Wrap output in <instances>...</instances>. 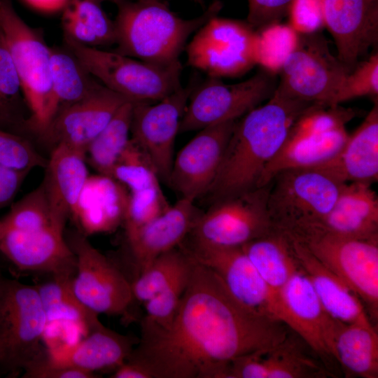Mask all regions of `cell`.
Masks as SVG:
<instances>
[{"label":"cell","mask_w":378,"mask_h":378,"mask_svg":"<svg viewBox=\"0 0 378 378\" xmlns=\"http://www.w3.org/2000/svg\"><path fill=\"white\" fill-rule=\"evenodd\" d=\"M128 101L102 84L88 97L59 109L37 136L51 150L64 145L85 152L88 144Z\"/></svg>","instance_id":"cell-18"},{"label":"cell","mask_w":378,"mask_h":378,"mask_svg":"<svg viewBox=\"0 0 378 378\" xmlns=\"http://www.w3.org/2000/svg\"><path fill=\"white\" fill-rule=\"evenodd\" d=\"M111 378H153L150 372L135 363L125 360L114 370Z\"/></svg>","instance_id":"cell-49"},{"label":"cell","mask_w":378,"mask_h":378,"mask_svg":"<svg viewBox=\"0 0 378 378\" xmlns=\"http://www.w3.org/2000/svg\"><path fill=\"white\" fill-rule=\"evenodd\" d=\"M293 0H248L247 23L253 29H261L278 23L288 15Z\"/></svg>","instance_id":"cell-46"},{"label":"cell","mask_w":378,"mask_h":378,"mask_svg":"<svg viewBox=\"0 0 378 378\" xmlns=\"http://www.w3.org/2000/svg\"><path fill=\"white\" fill-rule=\"evenodd\" d=\"M130 192L113 178L89 175L71 218L85 236L111 232L122 225Z\"/></svg>","instance_id":"cell-23"},{"label":"cell","mask_w":378,"mask_h":378,"mask_svg":"<svg viewBox=\"0 0 378 378\" xmlns=\"http://www.w3.org/2000/svg\"><path fill=\"white\" fill-rule=\"evenodd\" d=\"M111 177L130 192L160 186V177L148 154L130 138L116 160Z\"/></svg>","instance_id":"cell-39"},{"label":"cell","mask_w":378,"mask_h":378,"mask_svg":"<svg viewBox=\"0 0 378 378\" xmlns=\"http://www.w3.org/2000/svg\"><path fill=\"white\" fill-rule=\"evenodd\" d=\"M241 247L263 280L278 295L299 270L291 241L281 232L275 230Z\"/></svg>","instance_id":"cell-32"},{"label":"cell","mask_w":378,"mask_h":378,"mask_svg":"<svg viewBox=\"0 0 378 378\" xmlns=\"http://www.w3.org/2000/svg\"><path fill=\"white\" fill-rule=\"evenodd\" d=\"M97 374L71 367L55 365L48 358V349L23 371L24 378H95Z\"/></svg>","instance_id":"cell-47"},{"label":"cell","mask_w":378,"mask_h":378,"mask_svg":"<svg viewBox=\"0 0 378 378\" xmlns=\"http://www.w3.org/2000/svg\"><path fill=\"white\" fill-rule=\"evenodd\" d=\"M291 239L342 279L364 302L370 318L377 319L378 239L351 238L319 230Z\"/></svg>","instance_id":"cell-8"},{"label":"cell","mask_w":378,"mask_h":378,"mask_svg":"<svg viewBox=\"0 0 378 378\" xmlns=\"http://www.w3.org/2000/svg\"><path fill=\"white\" fill-rule=\"evenodd\" d=\"M132 108V102L122 104L106 126L87 146L86 162L97 174L111 176L116 160L131 138Z\"/></svg>","instance_id":"cell-34"},{"label":"cell","mask_w":378,"mask_h":378,"mask_svg":"<svg viewBox=\"0 0 378 378\" xmlns=\"http://www.w3.org/2000/svg\"><path fill=\"white\" fill-rule=\"evenodd\" d=\"M113 51L155 65L180 62L190 36L211 18L221 4L215 1L200 15L183 19L162 0L125 1L117 4Z\"/></svg>","instance_id":"cell-3"},{"label":"cell","mask_w":378,"mask_h":378,"mask_svg":"<svg viewBox=\"0 0 378 378\" xmlns=\"http://www.w3.org/2000/svg\"><path fill=\"white\" fill-rule=\"evenodd\" d=\"M169 206L160 186L130 192L122 223L125 237L153 221Z\"/></svg>","instance_id":"cell-42"},{"label":"cell","mask_w":378,"mask_h":378,"mask_svg":"<svg viewBox=\"0 0 378 378\" xmlns=\"http://www.w3.org/2000/svg\"><path fill=\"white\" fill-rule=\"evenodd\" d=\"M192 261L170 326L141 330L126 359L153 378H225L233 360L273 348L290 332L283 321L245 309L211 269Z\"/></svg>","instance_id":"cell-1"},{"label":"cell","mask_w":378,"mask_h":378,"mask_svg":"<svg viewBox=\"0 0 378 378\" xmlns=\"http://www.w3.org/2000/svg\"><path fill=\"white\" fill-rule=\"evenodd\" d=\"M50 95L40 133L59 109L88 97L102 85L64 43L50 47Z\"/></svg>","instance_id":"cell-28"},{"label":"cell","mask_w":378,"mask_h":378,"mask_svg":"<svg viewBox=\"0 0 378 378\" xmlns=\"http://www.w3.org/2000/svg\"><path fill=\"white\" fill-rule=\"evenodd\" d=\"M349 134L342 127L325 134L284 145L265 168L258 188L267 185L278 172L288 169H310L335 156Z\"/></svg>","instance_id":"cell-31"},{"label":"cell","mask_w":378,"mask_h":378,"mask_svg":"<svg viewBox=\"0 0 378 378\" xmlns=\"http://www.w3.org/2000/svg\"><path fill=\"white\" fill-rule=\"evenodd\" d=\"M0 31L20 78L30 111L27 132L42 131L51 90L50 47L41 31L27 24L12 0H0Z\"/></svg>","instance_id":"cell-7"},{"label":"cell","mask_w":378,"mask_h":378,"mask_svg":"<svg viewBox=\"0 0 378 378\" xmlns=\"http://www.w3.org/2000/svg\"><path fill=\"white\" fill-rule=\"evenodd\" d=\"M34 285L48 322L63 321L78 326L85 334L101 326L99 314L88 308L73 290L75 274H46Z\"/></svg>","instance_id":"cell-30"},{"label":"cell","mask_w":378,"mask_h":378,"mask_svg":"<svg viewBox=\"0 0 378 378\" xmlns=\"http://www.w3.org/2000/svg\"><path fill=\"white\" fill-rule=\"evenodd\" d=\"M288 15L297 33H314L324 26L321 0H293Z\"/></svg>","instance_id":"cell-45"},{"label":"cell","mask_w":378,"mask_h":378,"mask_svg":"<svg viewBox=\"0 0 378 378\" xmlns=\"http://www.w3.org/2000/svg\"><path fill=\"white\" fill-rule=\"evenodd\" d=\"M280 71L279 90L295 99L326 106H332L348 74L325 38L315 32L298 34L297 45Z\"/></svg>","instance_id":"cell-12"},{"label":"cell","mask_w":378,"mask_h":378,"mask_svg":"<svg viewBox=\"0 0 378 378\" xmlns=\"http://www.w3.org/2000/svg\"><path fill=\"white\" fill-rule=\"evenodd\" d=\"M178 246L192 259L211 269L245 309L281 321L279 295L263 280L241 246L204 244L187 237Z\"/></svg>","instance_id":"cell-14"},{"label":"cell","mask_w":378,"mask_h":378,"mask_svg":"<svg viewBox=\"0 0 378 378\" xmlns=\"http://www.w3.org/2000/svg\"><path fill=\"white\" fill-rule=\"evenodd\" d=\"M30 172L0 165V209L12 203Z\"/></svg>","instance_id":"cell-48"},{"label":"cell","mask_w":378,"mask_h":378,"mask_svg":"<svg viewBox=\"0 0 378 378\" xmlns=\"http://www.w3.org/2000/svg\"><path fill=\"white\" fill-rule=\"evenodd\" d=\"M276 88L267 71L234 84L209 77L194 86L181 120L179 133L237 120L270 98Z\"/></svg>","instance_id":"cell-13"},{"label":"cell","mask_w":378,"mask_h":378,"mask_svg":"<svg viewBox=\"0 0 378 378\" xmlns=\"http://www.w3.org/2000/svg\"><path fill=\"white\" fill-rule=\"evenodd\" d=\"M63 42L102 84L133 103L157 102L182 86L181 62L162 66L66 38Z\"/></svg>","instance_id":"cell-5"},{"label":"cell","mask_w":378,"mask_h":378,"mask_svg":"<svg viewBox=\"0 0 378 378\" xmlns=\"http://www.w3.org/2000/svg\"><path fill=\"white\" fill-rule=\"evenodd\" d=\"M237 120L199 130L174 155L168 185L180 198L195 201L207 192L218 174Z\"/></svg>","instance_id":"cell-17"},{"label":"cell","mask_w":378,"mask_h":378,"mask_svg":"<svg viewBox=\"0 0 378 378\" xmlns=\"http://www.w3.org/2000/svg\"><path fill=\"white\" fill-rule=\"evenodd\" d=\"M102 1L103 2H104V1H111V2H112V3H113V4H115L117 5L118 4H119V3H120V2H122V1H136V0H102Z\"/></svg>","instance_id":"cell-51"},{"label":"cell","mask_w":378,"mask_h":378,"mask_svg":"<svg viewBox=\"0 0 378 378\" xmlns=\"http://www.w3.org/2000/svg\"><path fill=\"white\" fill-rule=\"evenodd\" d=\"M194 86H181L155 103H133L131 138L148 154L160 179L168 184L174 144Z\"/></svg>","instance_id":"cell-15"},{"label":"cell","mask_w":378,"mask_h":378,"mask_svg":"<svg viewBox=\"0 0 378 378\" xmlns=\"http://www.w3.org/2000/svg\"><path fill=\"white\" fill-rule=\"evenodd\" d=\"M337 57L351 72L378 40V0H321Z\"/></svg>","instance_id":"cell-19"},{"label":"cell","mask_w":378,"mask_h":378,"mask_svg":"<svg viewBox=\"0 0 378 378\" xmlns=\"http://www.w3.org/2000/svg\"><path fill=\"white\" fill-rule=\"evenodd\" d=\"M257 32L248 23L215 15L186 46L188 65L209 77H234L256 62Z\"/></svg>","instance_id":"cell-11"},{"label":"cell","mask_w":378,"mask_h":378,"mask_svg":"<svg viewBox=\"0 0 378 378\" xmlns=\"http://www.w3.org/2000/svg\"><path fill=\"white\" fill-rule=\"evenodd\" d=\"M2 279H3V276H2V275H1V273H0V282L1 281Z\"/></svg>","instance_id":"cell-53"},{"label":"cell","mask_w":378,"mask_h":378,"mask_svg":"<svg viewBox=\"0 0 378 378\" xmlns=\"http://www.w3.org/2000/svg\"><path fill=\"white\" fill-rule=\"evenodd\" d=\"M281 320L318 356L325 366L335 359L334 337L339 321L320 302L305 273L299 270L279 293Z\"/></svg>","instance_id":"cell-16"},{"label":"cell","mask_w":378,"mask_h":378,"mask_svg":"<svg viewBox=\"0 0 378 378\" xmlns=\"http://www.w3.org/2000/svg\"><path fill=\"white\" fill-rule=\"evenodd\" d=\"M192 263V258L178 246L162 254L131 281L134 300L144 303Z\"/></svg>","instance_id":"cell-37"},{"label":"cell","mask_w":378,"mask_h":378,"mask_svg":"<svg viewBox=\"0 0 378 378\" xmlns=\"http://www.w3.org/2000/svg\"><path fill=\"white\" fill-rule=\"evenodd\" d=\"M85 152L59 145L50 150L41 185L55 224L65 230L88 178Z\"/></svg>","instance_id":"cell-22"},{"label":"cell","mask_w":378,"mask_h":378,"mask_svg":"<svg viewBox=\"0 0 378 378\" xmlns=\"http://www.w3.org/2000/svg\"><path fill=\"white\" fill-rule=\"evenodd\" d=\"M49 227L59 228L52 220L41 183L13 204L9 211L0 218V236L10 230L32 232Z\"/></svg>","instance_id":"cell-38"},{"label":"cell","mask_w":378,"mask_h":378,"mask_svg":"<svg viewBox=\"0 0 378 378\" xmlns=\"http://www.w3.org/2000/svg\"><path fill=\"white\" fill-rule=\"evenodd\" d=\"M64 232L56 227L32 232L8 231L0 236V253L22 272L76 274V256Z\"/></svg>","instance_id":"cell-21"},{"label":"cell","mask_w":378,"mask_h":378,"mask_svg":"<svg viewBox=\"0 0 378 378\" xmlns=\"http://www.w3.org/2000/svg\"><path fill=\"white\" fill-rule=\"evenodd\" d=\"M47 161L24 136L0 128V165L31 171L45 168Z\"/></svg>","instance_id":"cell-43"},{"label":"cell","mask_w":378,"mask_h":378,"mask_svg":"<svg viewBox=\"0 0 378 378\" xmlns=\"http://www.w3.org/2000/svg\"><path fill=\"white\" fill-rule=\"evenodd\" d=\"M138 342L135 337L120 334L102 324L74 344L48 349V358L55 365L96 374L97 371L115 370L126 360Z\"/></svg>","instance_id":"cell-24"},{"label":"cell","mask_w":378,"mask_h":378,"mask_svg":"<svg viewBox=\"0 0 378 378\" xmlns=\"http://www.w3.org/2000/svg\"><path fill=\"white\" fill-rule=\"evenodd\" d=\"M270 188V182L211 204L187 238L204 244L240 247L275 231L267 209Z\"/></svg>","instance_id":"cell-9"},{"label":"cell","mask_w":378,"mask_h":378,"mask_svg":"<svg viewBox=\"0 0 378 378\" xmlns=\"http://www.w3.org/2000/svg\"><path fill=\"white\" fill-rule=\"evenodd\" d=\"M257 32L256 62L269 72L280 71L295 48L298 34L290 27L272 24Z\"/></svg>","instance_id":"cell-41"},{"label":"cell","mask_w":378,"mask_h":378,"mask_svg":"<svg viewBox=\"0 0 378 378\" xmlns=\"http://www.w3.org/2000/svg\"><path fill=\"white\" fill-rule=\"evenodd\" d=\"M202 214L195 201L179 198L153 221L132 235L125 237L130 282L162 254L177 248L190 234ZM128 278V277H127Z\"/></svg>","instance_id":"cell-20"},{"label":"cell","mask_w":378,"mask_h":378,"mask_svg":"<svg viewBox=\"0 0 378 378\" xmlns=\"http://www.w3.org/2000/svg\"><path fill=\"white\" fill-rule=\"evenodd\" d=\"M48 323L34 285L0 282V372L17 377L46 350L41 343Z\"/></svg>","instance_id":"cell-6"},{"label":"cell","mask_w":378,"mask_h":378,"mask_svg":"<svg viewBox=\"0 0 378 378\" xmlns=\"http://www.w3.org/2000/svg\"><path fill=\"white\" fill-rule=\"evenodd\" d=\"M357 239H378V197L371 183H342L330 211L315 229Z\"/></svg>","instance_id":"cell-26"},{"label":"cell","mask_w":378,"mask_h":378,"mask_svg":"<svg viewBox=\"0 0 378 378\" xmlns=\"http://www.w3.org/2000/svg\"><path fill=\"white\" fill-rule=\"evenodd\" d=\"M378 94V54L371 55L359 62L348 74L335 96L332 105L362 96H377Z\"/></svg>","instance_id":"cell-44"},{"label":"cell","mask_w":378,"mask_h":378,"mask_svg":"<svg viewBox=\"0 0 378 378\" xmlns=\"http://www.w3.org/2000/svg\"><path fill=\"white\" fill-rule=\"evenodd\" d=\"M288 336L279 345L260 351L266 378H321L332 374L324 365L302 349L299 340Z\"/></svg>","instance_id":"cell-35"},{"label":"cell","mask_w":378,"mask_h":378,"mask_svg":"<svg viewBox=\"0 0 378 378\" xmlns=\"http://www.w3.org/2000/svg\"><path fill=\"white\" fill-rule=\"evenodd\" d=\"M192 265V263L164 289L144 303L146 315L141 321V330L164 329L170 326L186 288Z\"/></svg>","instance_id":"cell-40"},{"label":"cell","mask_w":378,"mask_h":378,"mask_svg":"<svg viewBox=\"0 0 378 378\" xmlns=\"http://www.w3.org/2000/svg\"><path fill=\"white\" fill-rule=\"evenodd\" d=\"M340 183L314 169H288L270 181L269 215L274 229L290 237L316 228L332 209Z\"/></svg>","instance_id":"cell-4"},{"label":"cell","mask_w":378,"mask_h":378,"mask_svg":"<svg viewBox=\"0 0 378 378\" xmlns=\"http://www.w3.org/2000/svg\"><path fill=\"white\" fill-rule=\"evenodd\" d=\"M333 354L346 376L378 377V335L372 323L340 321Z\"/></svg>","instance_id":"cell-29"},{"label":"cell","mask_w":378,"mask_h":378,"mask_svg":"<svg viewBox=\"0 0 378 378\" xmlns=\"http://www.w3.org/2000/svg\"><path fill=\"white\" fill-rule=\"evenodd\" d=\"M290 239L299 267L308 277L329 315L344 323H371L360 300L348 286L303 244Z\"/></svg>","instance_id":"cell-27"},{"label":"cell","mask_w":378,"mask_h":378,"mask_svg":"<svg viewBox=\"0 0 378 378\" xmlns=\"http://www.w3.org/2000/svg\"><path fill=\"white\" fill-rule=\"evenodd\" d=\"M29 7L43 13L62 10L70 0H22Z\"/></svg>","instance_id":"cell-50"},{"label":"cell","mask_w":378,"mask_h":378,"mask_svg":"<svg viewBox=\"0 0 378 378\" xmlns=\"http://www.w3.org/2000/svg\"><path fill=\"white\" fill-rule=\"evenodd\" d=\"M30 115L20 78L0 31V128L23 135Z\"/></svg>","instance_id":"cell-36"},{"label":"cell","mask_w":378,"mask_h":378,"mask_svg":"<svg viewBox=\"0 0 378 378\" xmlns=\"http://www.w3.org/2000/svg\"><path fill=\"white\" fill-rule=\"evenodd\" d=\"M340 183L366 182L378 179V104L373 107L360 126L349 134L332 159L314 168Z\"/></svg>","instance_id":"cell-25"},{"label":"cell","mask_w":378,"mask_h":378,"mask_svg":"<svg viewBox=\"0 0 378 378\" xmlns=\"http://www.w3.org/2000/svg\"><path fill=\"white\" fill-rule=\"evenodd\" d=\"M102 0H70L62 10L63 37L83 46L99 48L115 43L114 21Z\"/></svg>","instance_id":"cell-33"},{"label":"cell","mask_w":378,"mask_h":378,"mask_svg":"<svg viewBox=\"0 0 378 378\" xmlns=\"http://www.w3.org/2000/svg\"><path fill=\"white\" fill-rule=\"evenodd\" d=\"M192 1H194L200 4H204V0H192Z\"/></svg>","instance_id":"cell-52"},{"label":"cell","mask_w":378,"mask_h":378,"mask_svg":"<svg viewBox=\"0 0 378 378\" xmlns=\"http://www.w3.org/2000/svg\"><path fill=\"white\" fill-rule=\"evenodd\" d=\"M65 238L76 259L72 286L77 298L98 314L130 318L135 300L131 282L117 262L78 230L69 232Z\"/></svg>","instance_id":"cell-10"},{"label":"cell","mask_w":378,"mask_h":378,"mask_svg":"<svg viewBox=\"0 0 378 378\" xmlns=\"http://www.w3.org/2000/svg\"><path fill=\"white\" fill-rule=\"evenodd\" d=\"M312 104L276 88L268 102L238 119L216 178L202 198L210 205L258 188L265 168L282 148L293 124Z\"/></svg>","instance_id":"cell-2"}]
</instances>
